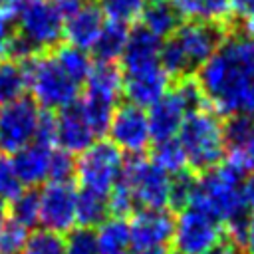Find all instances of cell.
Instances as JSON below:
<instances>
[{"mask_svg":"<svg viewBox=\"0 0 254 254\" xmlns=\"http://www.w3.org/2000/svg\"><path fill=\"white\" fill-rule=\"evenodd\" d=\"M147 4H157V2H165V0H145Z\"/></svg>","mask_w":254,"mask_h":254,"instance_id":"obj_45","label":"cell"},{"mask_svg":"<svg viewBox=\"0 0 254 254\" xmlns=\"http://www.w3.org/2000/svg\"><path fill=\"white\" fill-rule=\"evenodd\" d=\"M75 177V159L71 153L64 151V149H52V157H50V173L48 179L50 181H71Z\"/></svg>","mask_w":254,"mask_h":254,"instance_id":"obj_36","label":"cell"},{"mask_svg":"<svg viewBox=\"0 0 254 254\" xmlns=\"http://www.w3.org/2000/svg\"><path fill=\"white\" fill-rule=\"evenodd\" d=\"M58 137V121L56 113L52 109H40L38 123H36V133H34V143H40L44 147H54Z\"/></svg>","mask_w":254,"mask_h":254,"instance_id":"obj_37","label":"cell"},{"mask_svg":"<svg viewBox=\"0 0 254 254\" xmlns=\"http://www.w3.org/2000/svg\"><path fill=\"white\" fill-rule=\"evenodd\" d=\"M204 254H244L242 248L232 240H220L212 248H208Z\"/></svg>","mask_w":254,"mask_h":254,"instance_id":"obj_40","label":"cell"},{"mask_svg":"<svg viewBox=\"0 0 254 254\" xmlns=\"http://www.w3.org/2000/svg\"><path fill=\"white\" fill-rule=\"evenodd\" d=\"M183 20H204V22H236L230 0H171ZM240 22V20H238Z\"/></svg>","mask_w":254,"mask_h":254,"instance_id":"obj_22","label":"cell"},{"mask_svg":"<svg viewBox=\"0 0 254 254\" xmlns=\"http://www.w3.org/2000/svg\"><path fill=\"white\" fill-rule=\"evenodd\" d=\"M123 163V153L111 141H95L75 161V179L81 189L107 196L121 177Z\"/></svg>","mask_w":254,"mask_h":254,"instance_id":"obj_6","label":"cell"},{"mask_svg":"<svg viewBox=\"0 0 254 254\" xmlns=\"http://www.w3.org/2000/svg\"><path fill=\"white\" fill-rule=\"evenodd\" d=\"M56 121H58L56 145H60V149H64L71 155L83 153L97 139V135L93 133V129H91V125H89V121L81 109L79 99L58 109Z\"/></svg>","mask_w":254,"mask_h":254,"instance_id":"obj_16","label":"cell"},{"mask_svg":"<svg viewBox=\"0 0 254 254\" xmlns=\"http://www.w3.org/2000/svg\"><path fill=\"white\" fill-rule=\"evenodd\" d=\"M244 196H246V204H248V208L254 210V173L248 175V179L244 181Z\"/></svg>","mask_w":254,"mask_h":254,"instance_id":"obj_41","label":"cell"},{"mask_svg":"<svg viewBox=\"0 0 254 254\" xmlns=\"http://www.w3.org/2000/svg\"><path fill=\"white\" fill-rule=\"evenodd\" d=\"M159 50H161V40L153 36L149 30H145L141 24L133 26L129 30V38L125 44V50L121 54V71L129 73L141 67H149L159 62Z\"/></svg>","mask_w":254,"mask_h":254,"instance_id":"obj_19","label":"cell"},{"mask_svg":"<svg viewBox=\"0 0 254 254\" xmlns=\"http://www.w3.org/2000/svg\"><path fill=\"white\" fill-rule=\"evenodd\" d=\"M107 133L109 141L121 153L129 155H141L151 143L147 113L143 111V107H137L129 101L115 105Z\"/></svg>","mask_w":254,"mask_h":254,"instance_id":"obj_11","label":"cell"},{"mask_svg":"<svg viewBox=\"0 0 254 254\" xmlns=\"http://www.w3.org/2000/svg\"><path fill=\"white\" fill-rule=\"evenodd\" d=\"M6 216H8V206H6V200L0 198V224L6 220Z\"/></svg>","mask_w":254,"mask_h":254,"instance_id":"obj_43","label":"cell"},{"mask_svg":"<svg viewBox=\"0 0 254 254\" xmlns=\"http://www.w3.org/2000/svg\"><path fill=\"white\" fill-rule=\"evenodd\" d=\"M224 236V226L206 212L187 206L175 218L173 248L175 254H204Z\"/></svg>","mask_w":254,"mask_h":254,"instance_id":"obj_8","label":"cell"},{"mask_svg":"<svg viewBox=\"0 0 254 254\" xmlns=\"http://www.w3.org/2000/svg\"><path fill=\"white\" fill-rule=\"evenodd\" d=\"M50 157L52 149L40 143H30L24 149L14 153L12 165L22 185L36 187L48 179L50 173Z\"/></svg>","mask_w":254,"mask_h":254,"instance_id":"obj_20","label":"cell"},{"mask_svg":"<svg viewBox=\"0 0 254 254\" xmlns=\"http://www.w3.org/2000/svg\"><path fill=\"white\" fill-rule=\"evenodd\" d=\"M240 248L244 254H254V214L246 218V228H244Z\"/></svg>","mask_w":254,"mask_h":254,"instance_id":"obj_38","label":"cell"},{"mask_svg":"<svg viewBox=\"0 0 254 254\" xmlns=\"http://www.w3.org/2000/svg\"><path fill=\"white\" fill-rule=\"evenodd\" d=\"M26 89L28 81L22 65L14 60H0V103L22 97Z\"/></svg>","mask_w":254,"mask_h":254,"instance_id":"obj_30","label":"cell"},{"mask_svg":"<svg viewBox=\"0 0 254 254\" xmlns=\"http://www.w3.org/2000/svg\"><path fill=\"white\" fill-rule=\"evenodd\" d=\"M22 254H65V244L58 232L40 228L28 234L22 246Z\"/></svg>","mask_w":254,"mask_h":254,"instance_id":"obj_31","label":"cell"},{"mask_svg":"<svg viewBox=\"0 0 254 254\" xmlns=\"http://www.w3.org/2000/svg\"><path fill=\"white\" fill-rule=\"evenodd\" d=\"M123 91V71L117 62H91L85 77V93L99 95L117 103Z\"/></svg>","mask_w":254,"mask_h":254,"instance_id":"obj_21","label":"cell"},{"mask_svg":"<svg viewBox=\"0 0 254 254\" xmlns=\"http://www.w3.org/2000/svg\"><path fill=\"white\" fill-rule=\"evenodd\" d=\"M171 85V77L161 67V64H153L149 67H141L129 73H123V91L125 99L137 107H151L159 101Z\"/></svg>","mask_w":254,"mask_h":254,"instance_id":"obj_15","label":"cell"},{"mask_svg":"<svg viewBox=\"0 0 254 254\" xmlns=\"http://www.w3.org/2000/svg\"><path fill=\"white\" fill-rule=\"evenodd\" d=\"M16 28L42 52L64 44V22L48 0H24Z\"/></svg>","mask_w":254,"mask_h":254,"instance_id":"obj_9","label":"cell"},{"mask_svg":"<svg viewBox=\"0 0 254 254\" xmlns=\"http://www.w3.org/2000/svg\"><path fill=\"white\" fill-rule=\"evenodd\" d=\"M93 232L99 254H125L127 246H131L129 222L121 216H107Z\"/></svg>","mask_w":254,"mask_h":254,"instance_id":"obj_25","label":"cell"},{"mask_svg":"<svg viewBox=\"0 0 254 254\" xmlns=\"http://www.w3.org/2000/svg\"><path fill=\"white\" fill-rule=\"evenodd\" d=\"M175 216L167 208H141L129 220L131 246L139 250L165 248L173 240Z\"/></svg>","mask_w":254,"mask_h":254,"instance_id":"obj_14","label":"cell"},{"mask_svg":"<svg viewBox=\"0 0 254 254\" xmlns=\"http://www.w3.org/2000/svg\"><path fill=\"white\" fill-rule=\"evenodd\" d=\"M101 28H103V12L97 2H89L77 14L65 20L64 42L79 50H91V46L101 34Z\"/></svg>","mask_w":254,"mask_h":254,"instance_id":"obj_18","label":"cell"},{"mask_svg":"<svg viewBox=\"0 0 254 254\" xmlns=\"http://www.w3.org/2000/svg\"><path fill=\"white\" fill-rule=\"evenodd\" d=\"M54 58L58 60V64L62 65V69L77 83H85V77L89 73V67H91V58L79 50V48H73L69 44H60L58 48H54Z\"/></svg>","mask_w":254,"mask_h":254,"instance_id":"obj_28","label":"cell"},{"mask_svg":"<svg viewBox=\"0 0 254 254\" xmlns=\"http://www.w3.org/2000/svg\"><path fill=\"white\" fill-rule=\"evenodd\" d=\"M224 163L242 177L254 173V119L252 115H232L222 123Z\"/></svg>","mask_w":254,"mask_h":254,"instance_id":"obj_13","label":"cell"},{"mask_svg":"<svg viewBox=\"0 0 254 254\" xmlns=\"http://www.w3.org/2000/svg\"><path fill=\"white\" fill-rule=\"evenodd\" d=\"M22 192V183L14 171L12 159L6 153H0V198L14 200Z\"/></svg>","mask_w":254,"mask_h":254,"instance_id":"obj_35","label":"cell"},{"mask_svg":"<svg viewBox=\"0 0 254 254\" xmlns=\"http://www.w3.org/2000/svg\"><path fill=\"white\" fill-rule=\"evenodd\" d=\"M64 244H65V254H99L93 228H83V226L71 228Z\"/></svg>","mask_w":254,"mask_h":254,"instance_id":"obj_34","label":"cell"},{"mask_svg":"<svg viewBox=\"0 0 254 254\" xmlns=\"http://www.w3.org/2000/svg\"><path fill=\"white\" fill-rule=\"evenodd\" d=\"M26 238H28V228L20 226L18 222L6 216V220L0 224V254L22 252Z\"/></svg>","mask_w":254,"mask_h":254,"instance_id":"obj_33","label":"cell"},{"mask_svg":"<svg viewBox=\"0 0 254 254\" xmlns=\"http://www.w3.org/2000/svg\"><path fill=\"white\" fill-rule=\"evenodd\" d=\"M18 64L24 69L34 101L42 105V109H62L77 99L79 85L62 69L54 58V50L40 52Z\"/></svg>","mask_w":254,"mask_h":254,"instance_id":"obj_4","label":"cell"},{"mask_svg":"<svg viewBox=\"0 0 254 254\" xmlns=\"http://www.w3.org/2000/svg\"><path fill=\"white\" fill-rule=\"evenodd\" d=\"M232 6V14L242 22L246 20L250 14H254V0H230Z\"/></svg>","mask_w":254,"mask_h":254,"instance_id":"obj_39","label":"cell"},{"mask_svg":"<svg viewBox=\"0 0 254 254\" xmlns=\"http://www.w3.org/2000/svg\"><path fill=\"white\" fill-rule=\"evenodd\" d=\"M137 254H171L167 248H153V250H139Z\"/></svg>","mask_w":254,"mask_h":254,"instance_id":"obj_44","label":"cell"},{"mask_svg":"<svg viewBox=\"0 0 254 254\" xmlns=\"http://www.w3.org/2000/svg\"><path fill=\"white\" fill-rule=\"evenodd\" d=\"M187 113H189L187 101L183 99V95L173 85H169L167 93L149 107L147 121H149L151 139L153 141L173 139L179 133L181 123H183Z\"/></svg>","mask_w":254,"mask_h":254,"instance_id":"obj_17","label":"cell"},{"mask_svg":"<svg viewBox=\"0 0 254 254\" xmlns=\"http://www.w3.org/2000/svg\"><path fill=\"white\" fill-rule=\"evenodd\" d=\"M183 16L179 14V10L171 4V0L165 2H157V4H147L139 16V24L149 30L153 36L161 38H169L175 34V30L183 24Z\"/></svg>","mask_w":254,"mask_h":254,"instance_id":"obj_23","label":"cell"},{"mask_svg":"<svg viewBox=\"0 0 254 254\" xmlns=\"http://www.w3.org/2000/svg\"><path fill=\"white\" fill-rule=\"evenodd\" d=\"M109 216V204L107 196L81 189L77 192V206H75V220L77 226L83 228H95Z\"/></svg>","mask_w":254,"mask_h":254,"instance_id":"obj_26","label":"cell"},{"mask_svg":"<svg viewBox=\"0 0 254 254\" xmlns=\"http://www.w3.org/2000/svg\"><path fill=\"white\" fill-rule=\"evenodd\" d=\"M40 107L32 95H22L0 109V153H16L34 141Z\"/></svg>","mask_w":254,"mask_h":254,"instance_id":"obj_10","label":"cell"},{"mask_svg":"<svg viewBox=\"0 0 254 254\" xmlns=\"http://www.w3.org/2000/svg\"><path fill=\"white\" fill-rule=\"evenodd\" d=\"M189 206L206 212L222 226L248 216L244 177L226 163L212 167L210 171L196 177L194 192Z\"/></svg>","mask_w":254,"mask_h":254,"instance_id":"obj_2","label":"cell"},{"mask_svg":"<svg viewBox=\"0 0 254 254\" xmlns=\"http://www.w3.org/2000/svg\"><path fill=\"white\" fill-rule=\"evenodd\" d=\"M242 26V22H204V20H185L175 30V40L179 42L189 69L194 73L224 42V38Z\"/></svg>","mask_w":254,"mask_h":254,"instance_id":"obj_7","label":"cell"},{"mask_svg":"<svg viewBox=\"0 0 254 254\" xmlns=\"http://www.w3.org/2000/svg\"><path fill=\"white\" fill-rule=\"evenodd\" d=\"M133 194L135 204L143 208L171 206L173 177L143 155H129L119 177Z\"/></svg>","mask_w":254,"mask_h":254,"instance_id":"obj_5","label":"cell"},{"mask_svg":"<svg viewBox=\"0 0 254 254\" xmlns=\"http://www.w3.org/2000/svg\"><path fill=\"white\" fill-rule=\"evenodd\" d=\"M8 218L24 228H32L40 222V192L34 189L22 190L8 204Z\"/></svg>","mask_w":254,"mask_h":254,"instance_id":"obj_29","label":"cell"},{"mask_svg":"<svg viewBox=\"0 0 254 254\" xmlns=\"http://www.w3.org/2000/svg\"><path fill=\"white\" fill-rule=\"evenodd\" d=\"M177 135L192 173L202 175L220 165L224 157V135L220 115L212 109L200 107L189 111Z\"/></svg>","mask_w":254,"mask_h":254,"instance_id":"obj_3","label":"cell"},{"mask_svg":"<svg viewBox=\"0 0 254 254\" xmlns=\"http://www.w3.org/2000/svg\"><path fill=\"white\" fill-rule=\"evenodd\" d=\"M242 28H244V34L254 40V14H250V16L244 20V26H242Z\"/></svg>","mask_w":254,"mask_h":254,"instance_id":"obj_42","label":"cell"},{"mask_svg":"<svg viewBox=\"0 0 254 254\" xmlns=\"http://www.w3.org/2000/svg\"><path fill=\"white\" fill-rule=\"evenodd\" d=\"M77 190L71 181H48L40 192V222L52 232H69L75 220Z\"/></svg>","mask_w":254,"mask_h":254,"instance_id":"obj_12","label":"cell"},{"mask_svg":"<svg viewBox=\"0 0 254 254\" xmlns=\"http://www.w3.org/2000/svg\"><path fill=\"white\" fill-rule=\"evenodd\" d=\"M151 161L157 167H161L165 173H169L171 177L189 169L187 155H185V151H183V147H181L177 137L165 139V141H155L153 151H151Z\"/></svg>","mask_w":254,"mask_h":254,"instance_id":"obj_27","label":"cell"},{"mask_svg":"<svg viewBox=\"0 0 254 254\" xmlns=\"http://www.w3.org/2000/svg\"><path fill=\"white\" fill-rule=\"evenodd\" d=\"M206 107L216 115L254 113V40L238 26L194 71Z\"/></svg>","mask_w":254,"mask_h":254,"instance_id":"obj_1","label":"cell"},{"mask_svg":"<svg viewBox=\"0 0 254 254\" xmlns=\"http://www.w3.org/2000/svg\"><path fill=\"white\" fill-rule=\"evenodd\" d=\"M97 4L107 20L125 24L137 22L145 8V0H97Z\"/></svg>","mask_w":254,"mask_h":254,"instance_id":"obj_32","label":"cell"},{"mask_svg":"<svg viewBox=\"0 0 254 254\" xmlns=\"http://www.w3.org/2000/svg\"><path fill=\"white\" fill-rule=\"evenodd\" d=\"M129 24L107 20L103 24L99 38L91 46V56L95 62H117L125 50L127 38H129Z\"/></svg>","mask_w":254,"mask_h":254,"instance_id":"obj_24","label":"cell"}]
</instances>
